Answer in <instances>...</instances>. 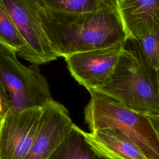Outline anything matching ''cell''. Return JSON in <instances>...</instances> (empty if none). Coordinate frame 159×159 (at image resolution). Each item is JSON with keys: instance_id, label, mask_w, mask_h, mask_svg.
<instances>
[{"instance_id": "6da1fadb", "label": "cell", "mask_w": 159, "mask_h": 159, "mask_svg": "<svg viewBox=\"0 0 159 159\" xmlns=\"http://www.w3.org/2000/svg\"><path fill=\"white\" fill-rule=\"evenodd\" d=\"M37 12L58 57L125 45L129 39L119 7L76 14L50 9L38 2Z\"/></svg>"}, {"instance_id": "7a4b0ae2", "label": "cell", "mask_w": 159, "mask_h": 159, "mask_svg": "<svg viewBox=\"0 0 159 159\" xmlns=\"http://www.w3.org/2000/svg\"><path fill=\"white\" fill-rule=\"evenodd\" d=\"M106 94L140 114H159V88L156 71L129 39L107 81L93 90Z\"/></svg>"}, {"instance_id": "3957f363", "label": "cell", "mask_w": 159, "mask_h": 159, "mask_svg": "<svg viewBox=\"0 0 159 159\" xmlns=\"http://www.w3.org/2000/svg\"><path fill=\"white\" fill-rule=\"evenodd\" d=\"M84 108V120L90 132L114 128L132 140L148 159H159V141L147 116L135 112L114 99L91 91Z\"/></svg>"}, {"instance_id": "277c9868", "label": "cell", "mask_w": 159, "mask_h": 159, "mask_svg": "<svg viewBox=\"0 0 159 159\" xmlns=\"http://www.w3.org/2000/svg\"><path fill=\"white\" fill-rule=\"evenodd\" d=\"M0 83L9 96L10 109L14 112L41 107L52 98L47 80L41 74L39 65H24L16 52L1 45Z\"/></svg>"}, {"instance_id": "5b68a950", "label": "cell", "mask_w": 159, "mask_h": 159, "mask_svg": "<svg viewBox=\"0 0 159 159\" xmlns=\"http://www.w3.org/2000/svg\"><path fill=\"white\" fill-rule=\"evenodd\" d=\"M42 107L9 109L0 127V159H25L34 142Z\"/></svg>"}, {"instance_id": "8992f818", "label": "cell", "mask_w": 159, "mask_h": 159, "mask_svg": "<svg viewBox=\"0 0 159 159\" xmlns=\"http://www.w3.org/2000/svg\"><path fill=\"white\" fill-rule=\"evenodd\" d=\"M125 45L80 52L63 58L71 76L89 92L107 81Z\"/></svg>"}, {"instance_id": "52a82bcc", "label": "cell", "mask_w": 159, "mask_h": 159, "mask_svg": "<svg viewBox=\"0 0 159 159\" xmlns=\"http://www.w3.org/2000/svg\"><path fill=\"white\" fill-rule=\"evenodd\" d=\"M11 20L36 57L38 65L58 57L52 48L38 15L37 0H1Z\"/></svg>"}, {"instance_id": "ba28073f", "label": "cell", "mask_w": 159, "mask_h": 159, "mask_svg": "<svg viewBox=\"0 0 159 159\" xmlns=\"http://www.w3.org/2000/svg\"><path fill=\"white\" fill-rule=\"evenodd\" d=\"M73 124L66 108L50 99L42 107L35 136L25 159H48Z\"/></svg>"}, {"instance_id": "9c48e42d", "label": "cell", "mask_w": 159, "mask_h": 159, "mask_svg": "<svg viewBox=\"0 0 159 159\" xmlns=\"http://www.w3.org/2000/svg\"><path fill=\"white\" fill-rule=\"evenodd\" d=\"M84 133L94 149L107 159H148L132 140L117 129L106 128Z\"/></svg>"}, {"instance_id": "30bf717a", "label": "cell", "mask_w": 159, "mask_h": 159, "mask_svg": "<svg viewBox=\"0 0 159 159\" xmlns=\"http://www.w3.org/2000/svg\"><path fill=\"white\" fill-rule=\"evenodd\" d=\"M119 11L129 39L147 35L159 26V0H121Z\"/></svg>"}, {"instance_id": "8fae6325", "label": "cell", "mask_w": 159, "mask_h": 159, "mask_svg": "<svg viewBox=\"0 0 159 159\" xmlns=\"http://www.w3.org/2000/svg\"><path fill=\"white\" fill-rule=\"evenodd\" d=\"M84 132L73 124L72 129L48 159H107L94 149Z\"/></svg>"}, {"instance_id": "7c38bea8", "label": "cell", "mask_w": 159, "mask_h": 159, "mask_svg": "<svg viewBox=\"0 0 159 159\" xmlns=\"http://www.w3.org/2000/svg\"><path fill=\"white\" fill-rule=\"evenodd\" d=\"M0 45L16 52L28 61L38 65L37 60L20 35L0 0Z\"/></svg>"}, {"instance_id": "4fadbf2b", "label": "cell", "mask_w": 159, "mask_h": 159, "mask_svg": "<svg viewBox=\"0 0 159 159\" xmlns=\"http://www.w3.org/2000/svg\"><path fill=\"white\" fill-rule=\"evenodd\" d=\"M50 9L67 13H88L119 7L121 0H37Z\"/></svg>"}, {"instance_id": "5bb4252c", "label": "cell", "mask_w": 159, "mask_h": 159, "mask_svg": "<svg viewBox=\"0 0 159 159\" xmlns=\"http://www.w3.org/2000/svg\"><path fill=\"white\" fill-rule=\"evenodd\" d=\"M132 40L149 66L157 71L159 68V26L147 35Z\"/></svg>"}, {"instance_id": "9a60e30c", "label": "cell", "mask_w": 159, "mask_h": 159, "mask_svg": "<svg viewBox=\"0 0 159 159\" xmlns=\"http://www.w3.org/2000/svg\"><path fill=\"white\" fill-rule=\"evenodd\" d=\"M10 107L11 104L9 96L4 88L0 83V117L3 118L10 109Z\"/></svg>"}, {"instance_id": "2e32d148", "label": "cell", "mask_w": 159, "mask_h": 159, "mask_svg": "<svg viewBox=\"0 0 159 159\" xmlns=\"http://www.w3.org/2000/svg\"><path fill=\"white\" fill-rule=\"evenodd\" d=\"M146 116L150 121L153 129H154V131L159 141V114H148Z\"/></svg>"}, {"instance_id": "e0dca14e", "label": "cell", "mask_w": 159, "mask_h": 159, "mask_svg": "<svg viewBox=\"0 0 159 159\" xmlns=\"http://www.w3.org/2000/svg\"><path fill=\"white\" fill-rule=\"evenodd\" d=\"M156 73H157V78L158 85V88H159V68H158V70L156 71Z\"/></svg>"}, {"instance_id": "ac0fdd59", "label": "cell", "mask_w": 159, "mask_h": 159, "mask_svg": "<svg viewBox=\"0 0 159 159\" xmlns=\"http://www.w3.org/2000/svg\"><path fill=\"white\" fill-rule=\"evenodd\" d=\"M2 118H1V117H0V122L2 121Z\"/></svg>"}, {"instance_id": "d6986e66", "label": "cell", "mask_w": 159, "mask_h": 159, "mask_svg": "<svg viewBox=\"0 0 159 159\" xmlns=\"http://www.w3.org/2000/svg\"><path fill=\"white\" fill-rule=\"evenodd\" d=\"M1 122H0V127H1Z\"/></svg>"}]
</instances>
